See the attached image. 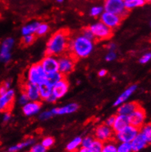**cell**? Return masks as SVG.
Here are the masks:
<instances>
[{
    "mask_svg": "<svg viewBox=\"0 0 151 152\" xmlns=\"http://www.w3.org/2000/svg\"><path fill=\"white\" fill-rule=\"evenodd\" d=\"M29 101L30 100H29L27 96L26 95L24 92L21 93V96H20L19 98H18V103H19L21 105H22V106H24V105L25 104H27Z\"/></svg>",
    "mask_w": 151,
    "mask_h": 152,
    "instance_id": "cell-43",
    "label": "cell"
},
{
    "mask_svg": "<svg viewBox=\"0 0 151 152\" xmlns=\"http://www.w3.org/2000/svg\"><path fill=\"white\" fill-rule=\"evenodd\" d=\"M107 74V71L105 69H101L98 71V76L100 77H104Z\"/></svg>",
    "mask_w": 151,
    "mask_h": 152,
    "instance_id": "cell-48",
    "label": "cell"
},
{
    "mask_svg": "<svg viewBox=\"0 0 151 152\" xmlns=\"http://www.w3.org/2000/svg\"><path fill=\"white\" fill-rule=\"evenodd\" d=\"M144 1H145L146 3H147V2H150V1H151V0H144Z\"/></svg>",
    "mask_w": 151,
    "mask_h": 152,
    "instance_id": "cell-49",
    "label": "cell"
},
{
    "mask_svg": "<svg viewBox=\"0 0 151 152\" xmlns=\"http://www.w3.org/2000/svg\"><path fill=\"white\" fill-rule=\"evenodd\" d=\"M22 107L23 113L26 116L31 117L40 113L42 107V104L39 101H29Z\"/></svg>",
    "mask_w": 151,
    "mask_h": 152,
    "instance_id": "cell-15",
    "label": "cell"
},
{
    "mask_svg": "<svg viewBox=\"0 0 151 152\" xmlns=\"http://www.w3.org/2000/svg\"><path fill=\"white\" fill-rule=\"evenodd\" d=\"M90 29L93 34L95 39H98L99 41L109 39L113 34L112 29L106 26L101 21L95 23L91 25Z\"/></svg>",
    "mask_w": 151,
    "mask_h": 152,
    "instance_id": "cell-5",
    "label": "cell"
},
{
    "mask_svg": "<svg viewBox=\"0 0 151 152\" xmlns=\"http://www.w3.org/2000/svg\"><path fill=\"white\" fill-rule=\"evenodd\" d=\"M81 35H84V36L85 37V38H88V39L92 40V41H93V40L95 39V38H94L93 34H92V31L90 30V27L84 28V30H83V32H82V34H81Z\"/></svg>",
    "mask_w": 151,
    "mask_h": 152,
    "instance_id": "cell-39",
    "label": "cell"
},
{
    "mask_svg": "<svg viewBox=\"0 0 151 152\" xmlns=\"http://www.w3.org/2000/svg\"><path fill=\"white\" fill-rule=\"evenodd\" d=\"M146 4L144 0H128L125 1V7L128 11L133 10V9L137 8L144 6Z\"/></svg>",
    "mask_w": 151,
    "mask_h": 152,
    "instance_id": "cell-27",
    "label": "cell"
},
{
    "mask_svg": "<svg viewBox=\"0 0 151 152\" xmlns=\"http://www.w3.org/2000/svg\"><path fill=\"white\" fill-rule=\"evenodd\" d=\"M0 111H1V110H0Z\"/></svg>",
    "mask_w": 151,
    "mask_h": 152,
    "instance_id": "cell-52",
    "label": "cell"
},
{
    "mask_svg": "<svg viewBox=\"0 0 151 152\" xmlns=\"http://www.w3.org/2000/svg\"><path fill=\"white\" fill-rule=\"evenodd\" d=\"M40 64L46 74L58 71V58L56 56L46 55Z\"/></svg>",
    "mask_w": 151,
    "mask_h": 152,
    "instance_id": "cell-13",
    "label": "cell"
},
{
    "mask_svg": "<svg viewBox=\"0 0 151 152\" xmlns=\"http://www.w3.org/2000/svg\"><path fill=\"white\" fill-rule=\"evenodd\" d=\"M15 93L13 89H9L0 95V110L1 111H10L14 104Z\"/></svg>",
    "mask_w": 151,
    "mask_h": 152,
    "instance_id": "cell-10",
    "label": "cell"
},
{
    "mask_svg": "<svg viewBox=\"0 0 151 152\" xmlns=\"http://www.w3.org/2000/svg\"><path fill=\"white\" fill-rule=\"evenodd\" d=\"M117 152H132L131 142H121L117 145Z\"/></svg>",
    "mask_w": 151,
    "mask_h": 152,
    "instance_id": "cell-32",
    "label": "cell"
},
{
    "mask_svg": "<svg viewBox=\"0 0 151 152\" xmlns=\"http://www.w3.org/2000/svg\"><path fill=\"white\" fill-rule=\"evenodd\" d=\"M139 132L146 139L149 144L151 142V125L150 124H144L141 128H139Z\"/></svg>",
    "mask_w": 151,
    "mask_h": 152,
    "instance_id": "cell-29",
    "label": "cell"
},
{
    "mask_svg": "<svg viewBox=\"0 0 151 152\" xmlns=\"http://www.w3.org/2000/svg\"><path fill=\"white\" fill-rule=\"evenodd\" d=\"M11 113L10 111H5L4 113L3 114V118L2 120L4 123H7L8 121H10V120L11 119Z\"/></svg>",
    "mask_w": 151,
    "mask_h": 152,
    "instance_id": "cell-44",
    "label": "cell"
},
{
    "mask_svg": "<svg viewBox=\"0 0 151 152\" xmlns=\"http://www.w3.org/2000/svg\"><path fill=\"white\" fill-rule=\"evenodd\" d=\"M103 144H104L103 142L95 139L90 148H83V147H81L78 150V152H101Z\"/></svg>",
    "mask_w": 151,
    "mask_h": 152,
    "instance_id": "cell-25",
    "label": "cell"
},
{
    "mask_svg": "<svg viewBox=\"0 0 151 152\" xmlns=\"http://www.w3.org/2000/svg\"><path fill=\"white\" fill-rule=\"evenodd\" d=\"M35 40V37L34 35H24V37L22 38V41L21 43L24 45V46H29L31 45L32 43H34Z\"/></svg>",
    "mask_w": 151,
    "mask_h": 152,
    "instance_id": "cell-35",
    "label": "cell"
},
{
    "mask_svg": "<svg viewBox=\"0 0 151 152\" xmlns=\"http://www.w3.org/2000/svg\"><path fill=\"white\" fill-rule=\"evenodd\" d=\"M54 116L53 113H52V110H46L44 111L43 113H40L39 115V118L41 121H46L49 120V118H52Z\"/></svg>",
    "mask_w": 151,
    "mask_h": 152,
    "instance_id": "cell-38",
    "label": "cell"
},
{
    "mask_svg": "<svg viewBox=\"0 0 151 152\" xmlns=\"http://www.w3.org/2000/svg\"><path fill=\"white\" fill-rule=\"evenodd\" d=\"M94 49L93 41L80 35L69 41L68 51L75 60L86 58L91 55Z\"/></svg>",
    "mask_w": 151,
    "mask_h": 152,
    "instance_id": "cell-2",
    "label": "cell"
},
{
    "mask_svg": "<svg viewBox=\"0 0 151 152\" xmlns=\"http://www.w3.org/2000/svg\"><path fill=\"white\" fill-rule=\"evenodd\" d=\"M139 106V104L137 103L136 102H126L120 105V106H118V114H122L128 116Z\"/></svg>",
    "mask_w": 151,
    "mask_h": 152,
    "instance_id": "cell-21",
    "label": "cell"
},
{
    "mask_svg": "<svg viewBox=\"0 0 151 152\" xmlns=\"http://www.w3.org/2000/svg\"><path fill=\"white\" fill-rule=\"evenodd\" d=\"M69 32L61 29L52 35L46 44V55L61 56L65 55L68 49Z\"/></svg>",
    "mask_w": 151,
    "mask_h": 152,
    "instance_id": "cell-1",
    "label": "cell"
},
{
    "mask_svg": "<svg viewBox=\"0 0 151 152\" xmlns=\"http://www.w3.org/2000/svg\"><path fill=\"white\" fill-rule=\"evenodd\" d=\"M101 152H117V145L112 140L104 142Z\"/></svg>",
    "mask_w": 151,
    "mask_h": 152,
    "instance_id": "cell-30",
    "label": "cell"
},
{
    "mask_svg": "<svg viewBox=\"0 0 151 152\" xmlns=\"http://www.w3.org/2000/svg\"><path fill=\"white\" fill-rule=\"evenodd\" d=\"M75 59L70 55H62L58 58V71L63 76L71 73L75 67Z\"/></svg>",
    "mask_w": 151,
    "mask_h": 152,
    "instance_id": "cell-6",
    "label": "cell"
},
{
    "mask_svg": "<svg viewBox=\"0 0 151 152\" xmlns=\"http://www.w3.org/2000/svg\"><path fill=\"white\" fill-rule=\"evenodd\" d=\"M114 132L112 127L103 124L96 127L95 130V139L104 142L110 140L113 137Z\"/></svg>",
    "mask_w": 151,
    "mask_h": 152,
    "instance_id": "cell-12",
    "label": "cell"
},
{
    "mask_svg": "<svg viewBox=\"0 0 151 152\" xmlns=\"http://www.w3.org/2000/svg\"><path fill=\"white\" fill-rule=\"evenodd\" d=\"M63 77H64V76L59 71L49 73V74H46L45 83H44L47 84L48 85L52 88L55 84L60 81Z\"/></svg>",
    "mask_w": 151,
    "mask_h": 152,
    "instance_id": "cell-22",
    "label": "cell"
},
{
    "mask_svg": "<svg viewBox=\"0 0 151 152\" xmlns=\"http://www.w3.org/2000/svg\"><path fill=\"white\" fill-rule=\"evenodd\" d=\"M47 148H46L41 143H37L31 147L30 152H46Z\"/></svg>",
    "mask_w": 151,
    "mask_h": 152,
    "instance_id": "cell-37",
    "label": "cell"
},
{
    "mask_svg": "<svg viewBox=\"0 0 151 152\" xmlns=\"http://www.w3.org/2000/svg\"><path fill=\"white\" fill-rule=\"evenodd\" d=\"M81 139H82L81 137H76L72 140L70 142L68 143L67 146H66V150L68 152H76L78 151V148L81 146Z\"/></svg>",
    "mask_w": 151,
    "mask_h": 152,
    "instance_id": "cell-28",
    "label": "cell"
},
{
    "mask_svg": "<svg viewBox=\"0 0 151 152\" xmlns=\"http://www.w3.org/2000/svg\"><path fill=\"white\" fill-rule=\"evenodd\" d=\"M117 58V54L115 52V51H109V52L107 53V55H106V60L107 62H112L114 60H116Z\"/></svg>",
    "mask_w": 151,
    "mask_h": 152,
    "instance_id": "cell-41",
    "label": "cell"
},
{
    "mask_svg": "<svg viewBox=\"0 0 151 152\" xmlns=\"http://www.w3.org/2000/svg\"><path fill=\"white\" fill-rule=\"evenodd\" d=\"M104 11V7L101 6H94L91 8L90 14L92 17H98L100 16Z\"/></svg>",
    "mask_w": 151,
    "mask_h": 152,
    "instance_id": "cell-33",
    "label": "cell"
},
{
    "mask_svg": "<svg viewBox=\"0 0 151 152\" xmlns=\"http://www.w3.org/2000/svg\"><path fill=\"white\" fill-rule=\"evenodd\" d=\"M94 140H95V138H93L91 136H87V137H84L83 139H81V146L83 147V148H90L92 145Z\"/></svg>",
    "mask_w": 151,
    "mask_h": 152,
    "instance_id": "cell-34",
    "label": "cell"
},
{
    "mask_svg": "<svg viewBox=\"0 0 151 152\" xmlns=\"http://www.w3.org/2000/svg\"><path fill=\"white\" fill-rule=\"evenodd\" d=\"M137 89V85H131L128 87V88H126L124 91L119 96V97L115 100V102H114V106L115 107H118L120 105L122 104L124 102H127L128 99H129L132 96V94L136 91Z\"/></svg>",
    "mask_w": 151,
    "mask_h": 152,
    "instance_id": "cell-19",
    "label": "cell"
},
{
    "mask_svg": "<svg viewBox=\"0 0 151 152\" xmlns=\"http://www.w3.org/2000/svg\"><path fill=\"white\" fill-rule=\"evenodd\" d=\"M123 1L125 2V1H128V0H123Z\"/></svg>",
    "mask_w": 151,
    "mask_h": 152,
    "instance_id": "cell-51",
    "label": "cell"
},
{
    "mask_svg": "<svg viewBox=\"0 0 151 152\" xmlns=\"http://www.w3.org/2000/svg\"><path fill=\"white\" fill-rule=\"evenodd\" d=\"M46 73L41 65L39 63H35L32 65L27 72V83L40 85L45 83Z\"/></svg>",
    "mask_w": 151,
    "mask_h": 152,
    "instance_id": "cell-3",
    "label": "cell"
},
{
    "mask_svg": "<svg viewBox=\"0 0 151 152\" xmlns=\"http://www.w3.org/2000/svg\"><path fill=\"white\" fill-rule=\"evenodd\" d=\"M151 60V54L150 52L145 53L140 57L139 59V63L142 64H146V63H149Z\"/></svg>",
    "mask_w": 151,
    "mask_h": 152,
    "instance_id": "cell-40",
    "label": "cell"
},
{
    "mask_svg": "<svg viewBox=\"0 0 151 152\" xmlns=\"http://www.w3.org/2000/svg\"><path fill=\"white\" fill-rule=\"evenodd\" d=\"M57 100V98L55 97L53 94H52V95L48 98L46 101L47 102H49V103H54Z\"/></svg>",
    "mask_w": 151,
    "mask_h": 152,
    "instance_id": "cell-46",
    "label": "cell"
},
{
    "mask_svg": "<svg viewBox=\"0 0 151 152\" xmlns=\"http://www.w3.org/2000/svg\"><path fill=\"white\" fill-rule=\"evenodd\" d=\"M38 86H39L40 99L46 101L52 94V88L46 83H43Z\"/></svg>",
    "mask_w": 151,
    "mask_h": 152,
    "instance_id": "cell-24",
    "label": "cell"
},
{
    "mask_svg": "<svg viewBox=\"0 0 151 152\" xmlns=\"http://www.w3.org/2000/svg\"><path fill=\"white\" fill-rule=\"evenodd\" d=\"M49 26L47 24H46V23H40L38 28H37L35 34L38 36H43V35H46L49 32Z\"/></svg>",
    "mask_w": 151,
    "mask_h": 152,
    "instance_id": "cell-31",
    "label": "cell"
},
{
    "mask_svg": "<svg viewBox=\"0 0 151 152\" xmlns=\"http://www.w3.org/2000/svg\"><path fill=\"white\" fill-rule=\"evenodd\" d=\"M108 50L109 51H115L117 49V46L115 43H109V45H108V47H107Z\"/></svg>",
    "mask_w": 151,
    "mask_h": 152,
    "instance_id": "cell-47",
    "label": "cell"
},
{
    "mask_svg": "<svg viewBox=\"0 0 151 152\" xmlns=\"http://www.w3.org/2000/svg\"><path fill=\"white\" fill-rule=\"evenodd\" d=\"M147 114L142 107L139 106L128 115L129 124L136 128L139 129L145 123Z\"/></svg>",
    "mask_w": 151,
    "mask_h": 152,
    "instance_id": "cell-8",
    "label": "cell"
},
{
    "mask_svg": "<svg viewBox=\"0 0 151 152\" xmlns=\"http://www.w3.org/2000/svg\"><path fill=\"white\" fill-rule=\"evenodd\" d=\"M41 144L46 148H49L54 144V139L52 137H46L43 139Z\"/></svg>",
    "mask_w": 151,
    "mask_h": 152,
    "instance_id": "cell-36",
    "label": "cell"
},
{
    "mask_svg": "<svg viewBox=\"0 0 151 152\" xmlns=\"http://www.w3.org/2000/svg\"><path fill=\"white\" fill-rule=\"evenodd\" d=\"M148 142L139 132L131 142L132 152H139L147 146Z\"/></svg>",
    "mask_w": 151,
    "mask_h": 152,
    "instance_id": "cell-20",
    "label": "cell"
},
{
    "mask_svg": "<svg viewBox=\"0 0 151 152\" xmlns=\"http://www.w3.org/2000/svg\"><path fill=\"white\" fill-rule=\"evenodd\" d=\"M78 105L76 103H70L60 107H55L51 110L54 115H63L71 114L78 110Z\"/></svg>",
    "mask_w": 151,
    "mask_h": 152,
    "instance_id": "cell-17",
    "label": "cell"
},
{
    "mask_svg": "<svg viewBox=\"0 0 151 152\" xmlns=\"http://www.w3.org/2000/svg\"><path fill=\"white\" fill-rule=\"evenodd\" d=\"M139 129L129 124L119 132L115 133V138L120 142H131L138 134Z\"/></svg>",
    "mask_w": 151,
    "mask_h": 152,
    "instance_id": "cell-7",
    "label": "cell"
},
{
    "mask_svg": "<svg viewBox=\"0 0 151 152\" xmlns=\"http://www.w3.org/2000/svg\"><path fill=\"white\" fill-rule=\"evenodd\" d=\"M22 92L28 97L30 101H39V86L34 84L26 83L23 86Z\"/></svg>",
    "mask_w": 151,
    "mask_h": 152,
    "instance_id": "cell-16",
    "label": "cell"
},
{
    "mask_svg": "<svg viewBox=\"0 0 151 152\" xmlns=\"http://www.w3.org/2000/svg\"><path fill=\"white\" fill-rule=\"evenodd\" d=\"M63 1H64V0H57L58 2H62Z\"/></svg>",
    "mask_w": 151,
    "mask_h": 152,
    "instance_id": "cell-50",
    "label": "cell"
},
{
    "mask_svg": "<svg viewBox=\"0 0 151 152\" xmlns=\"http://www.w3.org/2000/svg\"><path fill=\"white\" fill-rule=\"evenodd\" d=\"M40 23L38 21H32V22L29 23V24H26L21 29V33H22L23 36L24 35H34L35 34L38 28V25Z\"/></svg>",
    "mask_w": 151,
    "mask_h": 152,
    "instance_id": "cell-23",
    "label": "cell"
},
{
    "mask_svg": "<svg viewBox=\"0 0 151 152\" xmlns=\"http://www.w3.org/2000/svg\"><path fill=\"white\" fill-rule=\"evenodd\" d=\"M100 16H101V22L104 23L106 26H107L112 30L119 27L123 19L120 15L106 11L103 12V13Z\"/></svg>",
    "mask_w": 151,
    "mask_h": 152,
    "instance_id": "cell-9",
    "label": "cell"
},
{
    "mask_svg": "<svg viewBox=\"0 0 151 152\" xmlns=\"http://www.w3.org/2000/svg\"><path fill=\"white\" fill-rule=\"evenodd\" d=\"M15 41L12 38H7L1 43L0 46V61L1 63H7L11 59V50L14 46Z\"/></svg>",
    "mask_w": 151,
    "mask_h": 152,
    "instance_id": "cell-11",
    "label": "cell"
},
{
    "mask_svg": "<svg viewBox=\"0 0 151 152\" xmlns=\"http://www.w3.org/2000/svg\"><path fill=\"white\" fill-rule=\"evenodd\" d=\"M129 124H129L128 116L122 114H118L117 115H115V120L112 129L115 134V133L119 132L123 129H124L125 127Z\"/></svg>",
    "mask_w": 151,
    "mask_h": 152,
    "instance_id": "cell-18",
    "label": "cell"
},
{
    "mask_svg": "<svg viewBox=\"0 0 151 152\" xmlns=\"http://www.w3.org/2000/svg\"><path fill=\"white\" fill-rule=\"evenodd\" d=\"M115 120V115H111L109 118H107V119L105 121V124L109 126L112 127V126L114 124V122Z\"/></svg>",
    "mask_w": 151,
    "mask_h": 152,
    "instance_id": "cell-45",
    "label": "cell"
},
{
    "mask_svg": "<svg viewBox=\"0 0 151 152\" xmlns=\"http://www.w3.org/2000/svg\"><path fill=\"white\" fill-rule=\"evenodd\" d=\"M69 90V83L65 77H63L60 81L52 87V94L57 99H61L66 95Z\"/></svg>",
    "mask_w": 151,
    "mask_h": 152,
    "instance_id": "cell-14",
    "label": "cell"
},
{
    "mask_svg": "<svg viewBox=\"0 0 151 152\" xmlns=\"http://www.w3.org/2000/svg\"><path fill=\"white\" fill-rule=\"evenodd\" d=\"M10 88V82L6 81L0 85V95L5 93L7 90Z\"/></svg>",
    "mask_w": 151,
    "mask_h": 152,
    "instance_id": "cell-42",
    "label": "cell"
},
{
    "mask_svg": "<svg viewBox=\"0 0 151 152\" xmlns=\"http://www.w3.org/2000/svg\"><path fill=\"white\" fill-rule=\"evenodd\" d=\"M35 142V139L33 138H29L25 140L23 142H19V143L16 144V145H13V146L10 147L8 149L9 152H17L20 150L23 149V148H26V147H28L30 145H32V144Z\"/></svg>",
    "mask_w": 151,
    "mask_h": 152,
    "instance_id": "cell-26",
    "label": "cell"
},
{
    "mask_svg": "<svg viewBox=\"0 0 151 152\" xmlns=\"http://www.w3.org/2000/svg\"><path fill=\"white\" fill-rule=\"evenodd\" d=\"M104 10L120 15L124 19L128 14L123 0H104Z\"/></svg>",
    "mask_w": 151,
    "mask_h": 152,
    "instance_id": "cell-4",
    "label": "cell"
}]
</instances>
